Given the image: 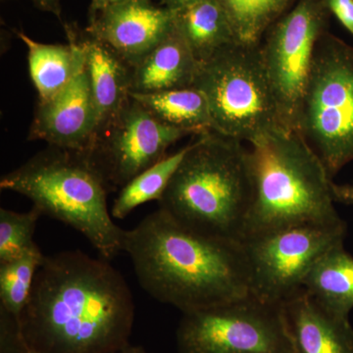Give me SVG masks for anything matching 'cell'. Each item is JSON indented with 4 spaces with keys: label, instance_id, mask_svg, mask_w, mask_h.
I'll list each match as a JSON object with an SVG mask.
<instances>
[{
    "label": "cell",
    "instance_id": "obj_1",
    "mask_svg": "<svg viewBox=\"0 0 353 353\" xmlns=\"http://www.w3.org/2000/svg\"><path fill=\"white\" fill-rule=\"evenodd\" d=\"M134 317L122 274L108 260L68 250L44 256L20 324L28 347L41 353H121Z\"/></svg>",
    "mask_w": 353,
    "mask_h": 353
},
{
    "label": "cell",
    "instance_id": "obj_2",
    "mask_svg": "<svg viewBox=\"0 0 353 353\" xmlns=\"http://www.w3.org/2000/svg\"><path fill=\"white\" fill-rule=\"evenodd\" d=\"M123 252L143 290L183 313L252 296L241 243L190 231L161 209L125 231Z\"/></svg>",
    "mask_w": 353,
    "mask_h": 353
},
{
    "label": "cell",
    "instance_id": "obj_3",
    "mask_svg": "<svg viewBox=\"0 0 353 353\" xmlns=\"http://www.w3.org/2000/svg\"><path fill=\"white\" fill-rule=\"evenodd\" d=\"M252 199L248 150L238 139L208 131L188 145L158 204L190 231L241 243Z\"/></svg>",
    "mask_w": 353,
    "mask_h": 353
},
{
    "label": "cell",
    "instance_id": "obj_4",
    "mask_svg": "<svg viewBox=\"0 0 353 353\" xmlns=\"http://www.w3.org/2000/svg\"><path fill=\"white\" fill-rule=\"evenodd\" d=\"M250 145L253 199L241 241L294 225L343 222L333 180L299 132L278 128Z\"/></svg>",
    "mask_w": 353,
    "mask_h": 353
},
{
    "label": "cell",
    "instance_id": "obj_5",
    "mask_svg": "<svg viewBox=\"0 0 353 353\" xmlns=\"http://www.w3.org/2000/svg\"><path fill=\"white\" fill-rule=\"evenodd\" d=\"M0 189L22 194L83 234L102 259L123 252L125 230L109 212V190L90 154L48 146L0 179Z\"/></svg>",
    "mask_w": 353,
    "mask_h": 353
},
{
    "label": "cell",
    "instance_id": "obj_6",
    "mask_svg": "<svg viewBox=\"0 0 353 353\" xmlns=\"http://www.w3.org/2000/svg\"><path fill=\"white\" fill-rule=\"evenodd\" d=\"M192 87L208 99L212 131L252 143L281 127L261 48L234 43L199 64Z\"/></svg>",
    "mask_w": 353,
    "mask_h": 353
},
{
    "label": "cell",
    "instance_id": "obj_7",
    "mask_svg": "<svg viewBox=\"0 0 353 353\" xmlns=\"http://www.w3.org/2000/svg\"><path fill=\"white\" fill-rule=\"evenodd\" d=\"M296 132L332 180L353 161V46L329 32L316 48Z\"/></svg>",
    "mask_w": 353,
    "mask_h": 353
},
{
    "label": "cell",
    "instance_id": "obj_8",
    "mask_svg": "<svg viewBox=\"0 0 353 353\" xmlns=\"http://www.w3.org/2000/svg\"><path fill=\"white\" fill-rule=\"evenodd\" d=\"M345 221L334 224L306 223L248 236L241 241L250 272V296L281 306L303 290L318 259L343 243Z\"/></svg>",
    "mask_w": 353,
    "mask_h": 353
},
{
    "label": "cell",
    "instance_id": "obj_9",
    "mask_svg": "<svg viewBox=\"0 0 353 353\" xmlns=\"http://www.w3.org/2000/svg\"><path fill=\"white\" fill-rule=\"evenodd\" d=\"M179 353H294L282 305L252 296L183 313Z\"/></svg>",
    "mask_w": 353,
    "mask_h": 353
},
{
    "label": "cell",
    "instance_id": "obj_10",
    "mask_svg": "<svg viewBox=\"0 0 353 353\" xmlns=\"http://www.w3.org/2000/svg\"><path fill=\"white\" fill-rule=\"evenodd\" d=\"M325 0H297L260 43L281 127L296 131L317 44L327 32Z\"/></svg>",
    "mask_w": 353,
    "mask_h": 353
},
{
    "label": "cell",
    "instance_id": "obj_11",
    "mask_svg": "<svg viewBox=\"0 0 353 353\" xmlns=\"http://www.w3.org/2000/svg\"><path fill=\"white\" fill-rule=\"evenodd\" d=\"M190 132L171 127L130 97L88 153L109 190L122 189L134 176L166 157L170 146Z\"/></svg>",
    "mask_w": 353,
    "mask_h": 353
},
{
    "label": "cell",
    "instance_id": "obj_12",
    "mask_svg": "<svg viewBox=\"0 0 353 353\" xmlns=\"http://www.w3.org/2000/svg\"><path fill=\"white\" fill-rule=\"evenodd\" d=\"M97 136V108L85 65L61 92L48 101L38 102L28 139L90 153Z\"/></svg>",
    "mask_w": 353,
    "mask_h": 353
},
{
    "label": "cell",
    "instance_id": "obj_13",
    "mask_svg": "<svg viewBox=\"0 0 353 353\" xmlns=\"http://www.w3.org/2000/svg\"><path fill=\"white\" fill-rule=\"evenodd\" d=\"M174 10L152 0H119L90 21L87 32L136 66L174 29Z\"/></svg>",
    "mask_w": 353,
    "mask_h": 353
},
{
    "label": "cell",
    "instance_id": "obj_14",
    "mask_svg": "<svg viewBox=\"0 0 353 353\" xmlns=\"http://www.w3.org/2000/svg\"><path fill=\"white\" fill-rule=\"evenodd\" d=\"M282 308L294 353H353L350 319L327 312L303 290Z\"/></svg>",
    "mask_w": 353,
    "mask_h": 353
},
{
    "label": "cell",
    "instance_id": "obj_15",
    "mask_svg": "<svg viewBox=\"0 0 353 353\" xmlns=\"http://www.w3.org/2000/svg\"><path fill=\"white\" fill-rule=\"evenodd\" d=\"M78 34L97 108V139L131 97V68L115 51L88 32Z\"/></svg>",
    "mask_w": 353,
    "mask_h": 353
},
{
    "label": "cell",
    "instance_id": "obj_16",
    "mask_svg": "<svg viewBox=\"0 0 353 353\" xmlns=\"http://www.w3.org/2000/svg\"><path fill=\"white\" fill-rule=\"evenodd\" d=\"M199 68V61L174 27L131 68V94H152L192 87Z\"/></svg>",
    "mask_w": 353,
    "mask_h": 353
},
{
    "label": "cell",
    "instance_id": "obj_17",
    "mask_svg": "<svg viewBox=\"0 0 353 353\" xmlns=\"http://www.w3.org/2000/svg\"><path fill=\"white\" fill-rule=\"evenodd\" d=\"M68 43L48 44L34 41L18 32L28 48L30 76L39 94V101H48L73 81L85 66V50L78 32L65 26Z\"/></svg>",
    "mask_w": 353,
    "mask_h": 353
},
{
    "label": "cell",
    "instance_id": "obj_18",
    "mask_svg": "<svg viewBox=\"0 0 353 353\" xmlns=\"http://www.w3.org/2000/svg\"><path fill=\"white\" fill-rule=\"evenodd\" d=\"M303 290L327 312L350 319L353 309V256L343 243L330 248L318 259L306 276Z\"/></svg>",
    "mask_w": 353,
    "mask_h": 353
},
{
    "label": "cell",
    "instance_id": "obj_19",
    "mask_svg": "<svg viewBox=\"0 0 353 353\" xmlns=\"http://www.w3.org/2000/svg\"><path fill=\"white\" fill-rule=\"evenodd\" d=\"M174 24L199 64L236 43L229 19L218 0H199L174 11Z\"/></svg>",
    "mask_w": 353,
    "mask_h": 353
},
{
    "label": "cell",
    "instance_id": "obj_20",
    "mask_svg": "<svg viewBox=\"0 0 353 353\" xmlns=\"http://www.w3.org/2000/svg\"><path fill=\"white\" fill-rule=\"evenodd\" d=\"M158 120L192 134L212 131L208 99L194 87L152 94H131Z\"/></svg>",
    "mask_w": 353,
    "mask_h": 353
},
{
    "label": "cell",
    "instance_id": "obj_21",
    "mask_svg": "<svg viewBox=\"0 0 353 353\" xmlns=\"http://www.w3.org/2000/svg\"><path fill=\"white\" fill-rule=\"evenodd\" d=\"M297 0H218L238 43L259 44Z\"/></svg>",
    "mask_w": 353,
    "mask_h": 353
},
{
    "label": "cell",
    "instance_id": "obj_22",
    "mask_svg": "<svg viewBox=\"0 0 353 353\" xmlns=\"http://www.w3.org/2000/svg\"><path fill=\"white\" fill-rule=\"evenodd\" d=\"M187 150L188 145H185L174 154L165 157L124 185L114 201L111 210L113 218L125 219L141 204L152 201H159Z\"/></svg>",
    "mask_w": 353,
    "mask_h": 353
},
{
    "label": "cell",
    "instance_id": "obj_23",
    "mask_svg": "<svg viewBox=\"0 0 353 353\" xmlns=\"http://www.w3.org/2000/svg\"><path fill=\"white\" fill-rule=\"evenodd\" d=\"M44 256L39 248H37L19 259L0 264V307L21 317Z\"/></svg>",
    "mask_w": 353,
    "mask_h": 353
},
{
    "label": "cell",
    "instance_id": "obj_24",
    "mask_svg": "<svg viewBox=\"0 0 353 353\" xmlns=\"http://www.w3.org/2000/svg\"><path fill=\"white\" fill-rule=\"evenodd\" d=\"M41 216L43 213L34 206L27 212L0 209V264L19 259L39 248L34 234Z\"/></svg>",
    "mask_w": 353,
    "mask_h": 353
},
{
    "label": "cell",
    "instance_id": "obj_25",
    "mask_svg": "<svg viewBox=\"0 0 353 353\" xmlns=\"http://www.w3.org/2000/svg\"><path fill=\"white\" fill-rule=\"evenodd\" d=\"M325 3L330 13H333L353 34V0H325Z\"/></svg>",
    "mask_w": 353,
    "mask_h": 353
},
{
    "label": "cell",
    "instance_id": "obj_26",
    "mask_svg": "<svg viewBox=\"0 0 353 353\" xmlns=\"http://www.w3.org/2000/svg\"><path fill=\"white\" fill-rule=\"evenodd\" d=\"M332 192L334 201L339 203L347 204L353 205V185L352 183H345V185H339V183H332Z\"/></svg>",
    "mask_w": 353,
    "mask_h": 353
},
{
    "label": "cell",
    "instance_id": "obj_27",
    "mask_svg": "<svg viewBox=\"0 0 353 353\" xmlns=\"http://www.w3.org/2000/svg\"><path fill=\"white\" fill-rule=\"evenodd\" d=\"M34 6L44 12L52 13L61 19V3L60 0H32Z\"/></svg>",
    "mask_w": 353,
    "mask_h": 353
},
{
    "label": "cell",
    "instance_id": "obj_28",
    "mask_svg": "<svg viewBox=\"0 0 353 353\" xmlns=\"http://www.w3.org/2000/svg\"><path fill=\"white\" fill-rule=\"evenodd\" d=\"M116 1L118 0H92L90 7V21L94 19L97 14Z\"/></svg>",
    "mask_w": 353,
    "mask_h": 353
},
{
    "label": "cell",
    "instance_id": "obj_29",
    "mask_svg": "<svg viewBox=\"0 0 353 353\" xmlns=\"http://www.w3.org/2000/svg\"><path fill=\"white\" fill-rule=\"evenodd\" d=\"M165 6L172 9V10H179L182 9L183 7L190 6V4L196 3L199 0H162Z\"/></svg>",
    "mask_w": 353,
    "mask_h": 353
},
{
    "label": "cell",
    "instance_id": "obj_30",
    "mask_svg": "<svg viewBox=\"0 0 353 353\" xmlns=\"http://www.w3.org/2000/svg\"><path fill=\"white\" fill-rule=\"evenodd\" d=\"M122 353H145L143 352L141 348L139 347H131L128 345L126 348H125L124 350H123Z\"/></svg>",
    "mask_w": 353,
    "mask_h": 353
},
{
    "label": "cell",
    "instance_id": "obj_31",
    "mask_svg": "<svg viewBox=\"0 0 353 353\" xmlns=\"http://www.w3.org/2000/svg\"><path fill=\"white\" fill-rule=\"evenodd\" d=\"M26 353H41L38 352V350H32V348H29Z\"/></svg>",
    "mask_w": 353,
    "mask_h": 353
},
{
    "label": "cell",
    "instance_id": "obj_32",
    "mask_svg": "<svg viewBox=\"0 0 353 353\" xmlns=\"http://www.w3.org/2000/svg\"><path fill=\"white\" fill-rule=\"evenodd\" d=\"M118 1H119V0H118Z\"/></svg>",
    "mask_w": 353,
    "mask_h": 353
},
{
    "label": "cell",
    "instance_id": "obj_33",
    "mask_svg": "<svg viewBox=\"0 0 353 353\" xmlns=\"http://www.w3.org/2000/svg\"><path fill=\"white\" fill-rule=\"evenodd\" d=\"M121 353H122V352H121Z\"/></svg>",
    "mask_w": 353,
    "mask_h": 353
}]
</instances>
